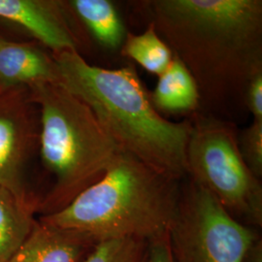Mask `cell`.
Listing matches in <instances>:
<instances>
[{"label": "cell", "mask_w": 262, "mask_h": 262, "mask_svg": "<svg viewBox=\"0 0 262 262\" xmlns=\"http://www.w3.org/2000/svg\"><path fill=\"white\" fill-rule=\"evenodd\" d=\"M141 11L196 83L198 112L234 122L262 73L261 0H150Z\"/></svg>", "instance_id": "6da1fadb"}, {"label": "cell", "mask_w": 262, "mask_h": 262, "mask_svg": "<svg viewBox=\"0 0 262 262\" xmlns=\"http://www.w3.org/2000/svg\"><path fill=\"white\" fill-rule=\"evenodd\" d=\"M53 56L59 83L92 109L118 150L173 178H187L191 121L170 122L160 115L134 67L92 66L75 51Z\"/></svg>", "instance_id": "7a4b0ae2"}, {"label": "cell", "mask_w": 262, "mask_h": 262, "mask_svg": "<svg viewBox=\"0 0 262 262\" xmlns=\"http://www.w3.org/2000/svg\"><path fill=\"white\" fill-rule=\"evenodd\" d=\"M119 151L103 177L62 210L39 221L90 235L98 242L168 234L178 212L182 183Z\"/></svg>", "instance_id": "3957f363"}, {"label": "cell", "mask_w": 262, "mask_h": 262, "mask_svg": "<svg viewBox=\"0 0 262 262\" xmlns=\"http://www.w3.org/2000/svg\"><path fill=\"white\" fill-rule=\"evenodd\" d=\"M28 89L40 111V156L55 178L37 212L51 215L102 178L120 150L92 109L60 83Z\"/></svg>", "instance_id": "277c9868"}, {"label": "cell", "mask_w": 262, "mask_h": 262, "mask_svg": "<svg viewBox=\"0 0 262 262\" xmlns=\"http://www.w3.org/2000/svg\"><path fill=\"white\" fill-rule=\"evenodd\" d=\"M189 119L187 178L206 189L238 222L261 228V181L240 154L237 124L200 112Z\"/></svg>", "instance_id": "5b68a950"}, {"label": "cell", "mask_w": 262, "mask_h": 262, "mask_svg": "<svg viewBox=\"0 0 262 262\" xmlns=\"http://www.w3.org/2000/svg\"><path fill=\"white\" fill-rule=\"evenodd\" d=\"M238 222L191 180L182 183L178 212L168 232L173 262H242L260 236Z\"/></svg>", "instance_id": "8992f818"}, {"label": "cell", "mask_w": 262, "mask_h": 262, "mask_svg": "<svg viewBox=\"0 0 262 262\" xmlns=\"http://www.w3.org/2000/svg\"><path fill=\"white\" fill-rule=\"evenodd\" d=\"M28 88L0 91V187L37 212L40 199L27 187L28 159L38 145L39 122Z\"/></svg>", "instance_id": "52a82bcc"}, {"label": "cell", "mask_w": 262, "mask_h": 262, "mask_svg": "<svg viewBox=\"0 0 262 262\" xmlns=\"http://www.w3.org/2000/svg\"><path fill=\"white\" fill-rule=\"evenodd\" d=\"M72 16L66 1L0 0V19L23 28L52 54L79 52Z\"/></svg>", "instance_id": "ba28073f"}, {"label": "cell", "mask_w": 262, "mask_h": 262, "mask_svg": "<svg viewBox=\"0 0 262 262\" xmlns=\"http://www.w3.org/2000/svg\"><path fill=\"white\" fill-rule=\"evenodd\" d=\"M97 242L90 235L36 220L8 262H84Z\"/></svg>", "instance_id": "9c48e42d"}, {"label": "cell", "mask_w": 262, "mask_h": 262, "mask_svg": "<svg viewBox=\"0 0 262 262\" xmlns=\"http://www.w3.org/2000/svg\"><path fill=\"white\" fill-rule=\"evenodd\" d=\"M42 83H59L53 54L32 44L3 39L0 42V91Z\"/></svg>", "instance_id": "30bf717a"}, {"label": "cell", "mask_w": 262, "mask_h": 262, "mask_svg": "<svg viewBox=\"0 0 262 262\" xmlns=\"http://www.w3.org/2000/svg\"><path fill=\"white\" fill-rule=\"evenodd\" d=\"M150 97L160 115L187 114L190 117L199 110L196 83L176 56H173L168 68L159 76L157 86Z\"/></svg>", "instance_id": "8fae6325"}, {"label": "cell", "mask_w": 262, "mask_h": 262, "mask_svg": "<svg viewBox=\"0 0 262 262\" xmlns=\"http://www.w3.org/2000/svg\"><path fill=\"white\" fill-rule=\"evenodd\" d=\"M66 2L74 17L81 20L100 46L109 51L121 50L128 32L113 2L109 0Z\"/></svg>", "instance_id": "7c38bea8"}, {"label": "cell", "mask_w": 262, "mask_h": 262, "mask_svg": "<svg viewBox=\"0 0 262 262\" xmlns=\"http://www.w3.org/2000/svg\"><path fill=\"white\" fill-rule=\"evenodd\" d=\"M36 211L0 187V262H8L31 232Z\"/></svg>", "instance_id": "4fadbf2b"}, {"label": "cell", "mask_w": 262, "mask_h": 262, "mask_svg": "<svg viewBox=\"0 0 262 262\" xmlns=\"http://www.w3.org/2000/svg\"><path fill=\"white\" fill-rule=\"evenodd\" d=\"M148 72L160 76L173 60V53L158 34L151 24L140 34L127 33L120 50Z\"/></svg>", "instance_id": "5bb4252c"}, {"label": "cell", "mask_w": 262, "mask_h": 262, "mask_svg": "<svg viewBox=\"0 0 262 262\" xmlns=\"http://www.w3.org/2000/svg\"><path fill=\"white\" fill-rule=\"evenodd\" d=\"M148 245L137 239L98 242L84 262H147Z\"/></svg>", "instance_id": "9a60e30c"}, {"label": "cell", "mask_w": 262, "mask_h": 262, "mask_svg": "<svg viewBox=\"0 0 262 262\" xmlns=\"http://www.w3.org/2000/svg\"><path fill=\"white\" fill-rule=\"evenodd\" d=\"M238 147L247 166L255 177H262V121L253 120L243 129H238Z\"/></svg>", "instance_id": "2e32d148"}, {"label": "cell", "mask_w": 262, "mask_h": 262, "mask_svg": "<svg viewBox=\"0 0 262 262\" xmlns=\"http://www.w3.org/2000/svg\"><path fill=\"white\" fill-rule=\"evenodd\" d=\"M245 104L253 120L262 121V73L255 76L248 85Z\"/></svg>", "instance_id": "e0dca14e"}, {"label": "cell", "mask_w": 262, "mask_h": 262, "mask_svg": "<svg viewBox=\"0 0 262 262\" xmlns=\"http://www.w3.org/2000/svg\"><path fill=\"white\" fill-rule=\"evenodd\" d=\"M147 262H173L169 247L168 234L149 242Z\"/></svg>", "instance_id": "ac0fdd59"}, {"label": "cell", "mask_w": 262, "mask_h": 262, "mask_svg": "<svg viewBox=\"0 0 262 262\" xmlns=\"http://www.w3.org/2000/svg\"><path fill=\"white\" fill-rule=\"evenodd\" d=\"M242 262H262V239L259 237L251 246L244 256Z\"/></svg>", "instance_id": "d6986e66"}, {"label": "cell", "mask_w": 262, "mask_h": 262, "mask_svg": "<svg viewBox=\"0 0 262 262\" xmlns=\"http://www.w3.org/2000/svg\"><path fill=\"white\" fill-rule=\"evenodd\" d=\"M2 40H3V38L0 37V42H1V41H2Z\"/></svg>", "instance_id": "ffe728a7"}]
</instances>
